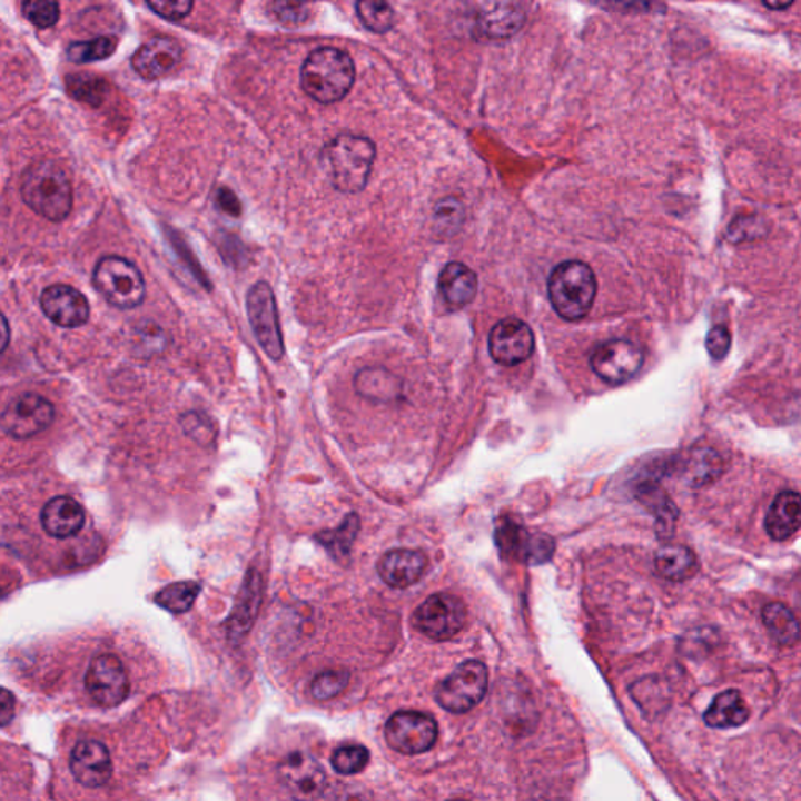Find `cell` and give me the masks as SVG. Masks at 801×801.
I'll list each match as a JSON object with an SVG mask.
<instances>
[{
	"instance_id": "f1b7e54d",
	"label": "cell",
	"mask_w": 801,
	"mask_h": 801,
	"mask_svg": "<svg viewBox=\"0 0 801 801\" xmlns=\"http://www.w3.org/2000/svg\"><path fill=\"white\" fill-rule=\"evenodd\" d=\"M359 517L356 514H350L334 531H325V533L315 535V541H318L319 545L326 548L334 560L343 561L349 556L350 548H353L357 534H359Z\"/></svg>"
},
{
	"instance_id": "6da1fadb",
	"label": "cell",
	"mask_w": 801,
	"mask_h": 801,
	"mask_svg": "<svg viewBox=\"0 0 801 801\" xmlns=\"http://www.w3.org/2000/svg\"><path fill=\"white\" fill-rule=\"evenodd\" d=\"M21 196L30 210L53 222L67 219L75 204L71 180L63 168L50 160L37 161L26 169Z\"/></svg>"
},
{
	"instance_id": "681fc988",
	"label": "cell",
	"mask_w": 801,
	"mask_h": 801,
	"mask_svg": "<svg viewBox=\"0 0 801 801\" xmlns=\"http://www.w3.org/2000/svg\"><path fill=\"white\" fill-rule=\"evenodd\" d=\"M762 6L768 7L770 10H785L793 6V0H789V2H769V0H765Z\"/></svg>"
},
{
	"instance_id": "ab89813d",
	"label": "cell",
	"mask_w": 801,
	"mask_h": 801,
	"mask_svg": "<svg viewBox=\"0 0 801 801\" xmlns=\"http://www.w3.org/2000/svg\"><path fill=\"white\" fill-rule=\"evenodd\" d=\"M762 226H764V221L760 217L738 218L731 225L728 237L734 243H741L742 235L743 241L754 240V238L764 235V227Z\"/></svg>"
},
{
	"instance_id": "e575fe53",
	"label": "cell",
	"mask_w": 801,
	"mask_h": 801,
	"mask_svg": "<svg viewBox=\"0 0 801 801\" xmlns=\"http://www.w3.org/2000/svg\"><path fill=\"white\" fill-rule=\"evenodd\" d=\"M357 17L362 24L375 33H385L392 29L395 22V11L390 3L379 2V0H364L356 6Z\"/></svg>"
},
{
	"instance_id": "c3c4849f",
	"label": "cell",
	"mask_w": 801,
	"mask_h": 801,
	"mask_svg": "<svg viewBox=\"0 0 801 801\" xmlns=\"http://www.w3.org/2000/svg\"><path fill=\"white\" fill-rule=\"evenodd\" d=\"M337 801H368L365 793L356 791V789H348V791L342 792Z\"/></svg>"
},
{
	"instance_id": "d4e9b609",
	"label": "cell",
	"mask_w": 801,
	"mask_h": 801,
	"mask_svg": "<svg viewBox=\"0 0 801 801\" xmlns=\"http://www.w3.org/2000/svg\"><path fill=\"white\" fill-rule=\"evenodd\" d=\"M657 573L673 583H683L699 573L700 564L695 553L688 546H662L654 560Z\"/></svg>"
},
{
	"instance_id": "83f0119b",
	"label": "cell",
	"mask_w": 801,
	"mask_h": 801,
	"mask_svg": "<svg viewBox=\"0 0 801 801\" xmlns=\"http://www.w3.org/2000/svg\"><path fill=\"white\" fill-rule=\"evenodd\" d=\"M762 622L773 641L783 646H792L799 642L800 626L795 615L783 603H770L762 610Z\"/></svg>"
},
{
	"instance_id": "ac0fdd59",
	"label": "cell",
	"mask_w": 801,
	"mask_h": 801,
	"mask_svg": "<svg viewBox=\"0 0 801 801\" xmlns=\"http://www.w3.org/2000/svg\"><path fill=\"white\" fill-rule=\"evenodd\" d=\"M182 60V48L171 37H156L141 46L132 57V68L146 80L171 75Z\"/></svg>"
},
{
	"instance_id": "cb8c5ba5",
	"label": "cell",
	"mask_w": 801,
	"mask_h": 801,
	"mask_svg": "<svg viewBox=\"0 0 801 801\" xmlns=\"http://www.w3.org/2000/svg\"><path fill=\"white\" fill-rule=\"evenodd\" d=\"M261 600V580L260 575L250 570L243 584L240 596H238L237 606L229 620V637L237 641L243 635L248 634L254 620L259 612Z\"/></svg>"
},
{
	"instance_id": "30bf717a",
	"label": "cell",
	"mask_w": 801,
	"mask_h": 801,
	"mask_svg": "<svg viewBox=\"0 0 801 801\" xmlns=\"http://www.w3.org/2000/svg\"><path fill=\"white\" fill-rule=\"evenodd\" d=\"M495 542L501 556L530 565L545 564L556 548L550 535L527 533L525 527L507 518L500 520Z\"/></svg>"
},
{
	"instance_id": "2e32d148",
	"label": "cell",
	"mask_w": 801,
	"mask_h": 801,
	"mask_svg": "<svg viewBox=\"0 0 801 801\" xmlns=\"http://www.w3.org/2000/svg\"><path fill=\"white\" fill-rule=\"evenodd\" d=\"M41 309L53 325L76 329L90 319V303L71 285H50L41 293Z\"/></svg>"
},
{
	"instance_id": "1f68e13d",
	"label": "cell",
	"mask_w": 801,
	"mask_h": 801,
	"mask_svg": "<svg viewBox=\"0 0 801 801\" xmlns=\"http://www.w3.org/2000/svg\"><path fill=\"white\" fill-rule=\"evenodd\" d=\"M642 503L653 510L657 518V533L661 538L672 537L673 527H675L678 511L673 506L672 501L665 493H662L660 488L654 485H646L641 488V495H639Z\"/></svg>"
},
{
	"instance_id": "44dd1931",
	"label": "cell",
	"mask_w": 801,
	"mask_h": 801,
	"mask_svg": "<svg viewBox=\"0 0 801 801\" xmlns=\"http://www.w3.org/2000/svg\"><path fill=\"white\" fill-rule=\"evenodd\" d=\"M41 525L52 537H72L85 525L83 507L71 496H56L42 507Z\"/></svg>"
},
{
	"instance_id": "f546056e",
	"label": "cell",
	"mask_w": 801,
	"mask_h": 801,
	"mask_svg": "<svg viewBox=\"0 0 801 801\" xmlns=\"http://www.w3.org/2000/svg\"><path fill=\"white\" fill-rule=\"evenodd\" d=\"M722 468L723 462L714 449L700 448L693 451L691 457H689L684 472L685 479L689 481V484L701 487V485H706L718 479L720 473H722Z\"/></svg>"
},
{
	"instance_id": "5b68a950",
	"label": "cell",
	"mask_w": 801,
	"mask_h": 801,
	"mask_svg": "<svg viewBox=\"0 0 801 801\" xmlns=\"http://www.w3.org/2000/svg\"><path fill=\"white\" fill-rule=\"evenodd\" d=\"M92 284L107 303L117 309L129 310L140 306L146 296V284L140 269L119 256H107L98 261Z\"/></svg>"
},
{
	"instance_id": "d590c367",
	"label": "cell",
	"mask_w": 801,
	"mask_h": 801,
	"mask_svg": "<svg viewBox=\"0 0 801 801\" xmlns=\"http://www.w3.org/2000/svg\"><path fill=\"white\" fill-rule=\"evenodd\" d=\"M369 762V751L364 745H345L335 750L330 764L335 772L342 775H356L367 768Z\"/></svg>"
},
{
	"instance_id": "d6986e66",
	"label": "cell",
	"mask_w": 801,
	"mask_h": 801,
	"mask_svg": "<svg viewBox=\"0 0 801 801\" xmlns=\"http://www.w3.org/2000/svg\"><path fill=\"white\" fill-rule=\"evenodd\" d=\"M427 567L425 553L417 550H392L377 562V573L393 589H406L417 583Z\"/></svg>"
},
{
	"instance_id": "f35d334b",
	"label": "cell",
	"mask_w": 801,
	"mask_h": 801,
	"mask_svg": "<svg viewBox=\"0 0 801 801\" xmlns=\"http://www.w3.org/2000/svg\"><path fill=\"white\" fill-rule=\"evenodd\" d=\"M435 225L445 234H454L464 222V206L454 198L443 199L434 211Z\"/></svg>"
},
{
	"instance_id": "836d02e7",
	"label": "cell",
	"mask_w": 801,
	"mask_h": 801,
	"mask_svg": "<svg viewBox=\"0 0 801 801\" xmlns=\"http://www.w3.org/2000/svg\"><path fill=\"white\" fill-rule=\"evenodd\" d=\"M117 48V37H99L91 41L72 42L69 44L67 53L72 63L85 65L109 59Z\"/></svg>"
},
{
	"instance_id": "bcb514c9",
	"label": "cell",
	"mask_w": 801,
	"mask_h": 801,
	"mask_svg": "<svg viewBox=\"0 0 801 801\" xmlns=\"http://www.w3.org/2000/svg\"><path fill=\"white\" fill-rule=\"evenodd\" d=\"M218 202L219 206L222 207L226 211H229L230 215H238L240 214L241 207L240 202H238V199L235 198L233 192L221 190L218 192Z\"/></svg>"
},
{
	"instance_id": "277c9868",
	"label": "cell",
	"mask_w": 801,
	"mask_h": 801,
	"mask_svg": "<svg viewBox=\"0 0 801 801\" xmlns=\"http://www.w3.org/2000/svg\"><path fill=\"white\" fill-rule=\"evenodd\" d=\"M323 159L334 187L343 192H357L367 187L373 164L376 160V145L359 135H340L325 148Z\"/></svg>"
},
{
	"instance_id": "5bb4252c",
	"label": "cell",
	"mask_w": 801,
	"mask_h": 801,
	"mask_svg": "<svg viewBox=\"0 0 801 801\" xmlns=\"http://www.w3.org/2000/svg\"><path fill=\"white\" fill-rule=\"evenodd\" d=\"M535 338L533 329L522 319H501L488 335L492 359L504 367H515L533 356Z\"/></svg>"
},
{
	"instance_id": "ffe728a7",
	"label": "cell",
	"mask_w": 801,
	"mask_h": 801,
	"mask_svg": "<svg viewBox=\"0 0 801 801\" xmlns=\"http://www.w3.org/2000/svg\"><path fill=\"white\" fill-rule=\"evenodd\" d=\"M527 18L526 3H484L477 17V30L488 40H504L518 32Z\"/></svg>"
},
{
	"instance_id": "74e56055",
	"label": "cell",
	"mask_w": 801,
	"mask_h": 801,
	"mask_svg": "<svg viewBox=\"0 0 801 801\" xmlns=\"http://www.w3.org/2000/svg\"><path fill=\"white\" fill-rule=\"evenodd\" d=\"M22 14L37 29H50L59 22L60 6L57 2H49V0H30V2L22 3Z\"/></svg>"
},
{
	"instance_id": "b9f144b4",
	"label": "cell",
	"mask_w": 801,
	"mask_h": 801,
	"mask_svg": "<svg viewBox=\"0 0 801 801\" xmlns=\"http://www.w3.org/2000/svg\"><path fill=\"white\" fill-rule=\"evenodd\" d=\"M150 10L156 11L159 17L168 19V21H180L188 17L192 9L190 0H171V2H148Z\"/></svg>"
},
{
	"instance_id": "8fae6325",
	"label": "cell",
	"mask_w": 801,
	"mask_h": 801,
	"mask_svg": "<svg viewBox=\"0 0 801 801\" xmlns=\"http://www.w3.org/2000/svg\"><path fill=\"white\" fill-rule=\"evenodd\" d=\"M437 735V722L423 712H396L385 725L388 745L403 754L425 753L433 749Z\"/></svg>"
},
{
	"instance_id": "7dc6e473",
	"label": "cell",
	"mask_w": 801,
	"mask_h": 801,
	"mask_svg": "<svg viewBox=\"0 0 801 801\" xmlns=\"http://www.w3.org/2000/svg\"><path fill=\"white\" fill-rule=\"evenodd\" d=\"M10 325L7 322L6 315L0 314V354L3 353L10 345Z\"/></svg>"
},
{
	"instance_id": "3957f363",
	"label": "cell",
	"mask_w": 801,
	"mask_h": 801,
	"mask_svg": "<svg viewBox=\"0 0 801 801\" xmlns=\"http://www.w3.org/2000/svg\"><path fill=\"white\" fill-rule=\"evenodd\" d=\"M599 293L595 273L581 260L562 261L548 277V298L554 312L567 322L587 317Z\"/></svg>"
},
{
	"instance_id": "60d3db41",
	"label": "cell",
	"mask_w": 801,
	"mask_h": 801,
	"mask_svg": "<svg viewBox=\"0 0 801 801\" xmlns=\"http://www.w3.org/2000/svg\"><path fill=\"white\" fill-rule=\"evenodd\" d=\"M731 348V334L725 326H714L708 333L706 349L714 360H723Z\"/></svg>"
},
{
	"instance_id": "f907efd6",
	"label": "cell",
	"mask_w": 801,
	"mask_h": 801,
	"mask_svg": "<svg viewBox=\"0 0 801 801\" xmlns=\"http://www.w3.org/2000/svg\"><path fill=\"white\" fill-rule=\"evenodd\" d=\"M451 801H465V800H451Z\"/></svg>"
},
{
	"instance_id": "603a6c76",
	"label": "cell",
	"mask_w": 801,
	"mask_h": 801,
	"mask_svg": "<svg viewBox=\"0 0 801 801\" xmlns=\"http://www.w3.org/2000/svg\"><path fill=\"white\" fill-rule=\"evenodd\" d=\"M801 525V500L797 492H781L770 504L765 530L773 541L783 542L792 537Z\"/></svg>"
},
{
	"instance_id": "d6a6232c",
	"label": "cell",
	"mask_w": 801,
	"mask_h": 801,
	"mask_svg": "<svg viewBox=\"0 0 801 801\" xmlns=\"http://www.w3.org/2000/svg\"><path fill=\"white\" fill-rule=\"evenodd\" d=\"M200 585L192 581H184V583H175L161 589L156 595V603L160 607L172 612V614H184L190 611L196 599H198Z\"/></svg>"
},
{
	"instance_id": "7c38bea8",
	"label": "cell",
	"mask_w": 801,
	"mask_h": 801,
	"mask_svg": "<svg viewBox=\"0 0 801 801\" xmlns=\"http://www.w3.org/2000/svg\"><path fill=\"white\" fill-rule=\"evenodd\" d=\"M56 417L52 403L34 393H26L9 404L0 415V427L10 437L24 441L48 429Z\"/></svg>"
},
{
	"instance_id": "ba28073f",
	"label": "cell",
	"mask_w": 801,
	"mask_h": 801,
	"mask_svg": "<svg viewBox=\"0 0 801 801\" xmlns=\"http://www.w3.org/2000/svg\"><path fill=\"white\" fill-rule=\"evenodd\" d=\"M467 607L449 593H435L415 612V625L433 641H449L464 630Z\"/></svg>"
},
{
	"instance_id": "4fadbf2b",
	"label": "cell",
	"mask_w": 801,
	"mask_h": 801,
	"mask_svg": "<svg viewBox=\"0 0 801 801\" xmlns=\"http://www.w3.org/2000/svg\"><path fill=\"white\" fill-rule=\"evenodd\" d=\"M85 688L100 706L115 708L129 696V676L117 656L99 654L88 668Z\"/></svg>"
},
{
	"instance_id": "4dcf8cb0",
	"label": "cell",
	"mask_w": 801,
	"mask_h": 801,
	"mask_svg": "<svg viewBox=\"0 0 801 801\" xmlns=\"http://www.w3.org/2000/svg\"><path fill=\"white\" fill-rule=\"evenodd\" d=\"M69 95L79 102L88 103L90 107H100L106 102L109 95V83L106 79L96 75H69L67 77Z\"/></svg>"
},
{
	"instance_id": "e0dca14e",
	"label": "cell",
	"mask_w": 801,
	"mask_h": 801,
	"mask_svg": "<svg viewBox=\"0 0 801 801\" xmlns=\"http://www.w3.org/2000/svg\"><path fill=\"white\" fill-rule=\"evenodd\" d=\"M72 775L85 788H100L110 780L113 772L110 751L106 743L99 741H80L75 746L69 760Z\"/></svg>"
},
{
	"instance_id": "ee69618b",
	"label": "cell",
	"mask_w": 801,
	"mask_h": 801,
	"mask_svg": "<svg viewBox=\"0 0 801 801\" xmlns=\"http://www.w3.org/2000/svg\"><path fill=\"white\" fill-rule=\"evenodd\" d=\"M273 10L280 21L290 22V24H298L307 18L306 3H275Z\"/></svg>"
},
{
	"instance_id": "9c48e42d",
	"label": "cell",
	"mask_w": 801,
	"mask_h": 801,
	"mask_svg": "<svg viewBox=\"0 0 801 801\" xmlns=\"http://www.w3.org/2000/svg\"><path fill=\"white\" fill-rule=\"evenodd\" d=\"M643 360L641 346L625 338H614L593 350L591 367L604 383L619 385L633 379L641 372Z\"/></svg>"
},
{
	"instance_id": "9a60e30c",
	"label": "cell",
	"mask_w": 801,
	"mask_h": 801,
	"mask_svg": "<svg viewBox=\"0 0 801 801\" xmlns=\"http://www.w3.org/2000/svg\"><path fill=\"white\" fill-rule=\"evenodd\" d=\"M280 781L296 801H315L327 788L325 769L310 754H288L279 765Z\"/></svg>"
},
{
	"instance_id": "52a82bcc",
	"label": "cell",
	"mask_w": 801,
	"mask_h": 801,
	"mask_svg": "<svg viewBox=\"0 0 801 801\" xmlns=\"http://www.w3.org/2000/svg\"><path fill=\"white\" fill-rule=\"evenodd\" d=\"M246 309L261 348L273 360L283 359V330H280L279 310L273 288L267 283L254 284L246 298Z\"/></svg>"
},
{
	"instance_id": "484cf974",
	"label": "cell",
	"mask_w": 801,
	"mask_h": 801,
	"mask_svg": "<svg viewBox=\"0 0 801 801\" xmlns=\"http://www.w3.org/2000/svg\"><path fill=\"white\" fill-rule=\"evenodd\" d=\"M749 718V708H746L741 693L734 691V689L719 693L712 701L711 706L708 708V711L704 712L706 725L719 728V730L742 726Z\"/></svg>"
},
{
	"instance_id": "4316f807",
	"label": "cell",
	"mask_w": 801,
	"mask_h": 801,
	"mask_svg": "<svg viewBox=\"0 0 801 801\" xmlns=\"http://www.w3.org/2000/svg\"><path fill=\"white\" fill-rule=\"evenodd\" d=\"M403 384L395 375L385 368H365L356 376V390L364 398L379 400H393L400 395Z\"/></svg>"
},
{
	"instance_id": "7a4b0ae2",
	"label": "cell",
	"mask_w": 801,
	"mask_h": 801,
	"mask_svg": "<svg viewBox=\"0 0 801 801\" xmlns=\"http://www.w3.org/2000/svg\"><path fill=\"white\" fill-rule=\"evenodd\" d=\"M356 80V67L348 52L319 48L309 53L300 68V85L319 103H335L345 98Z\"/></svg>"
},
{
	"instance_id": "7402d4cb",
	"label": "cell",
	"mask_w": 801,
	"mask_h": 801,
	"mask_svg": "<svg viewBox=\"0 0 801 801\" xmlns=\"http://www.w3.org/2000/svg\"><path fill=\"white\" fill-rule=\"evenodd\" d=\"M438 290L449 307L462 309L475 299L476 273L461 261H451L442 269L441 277H438Z\"/></svg>"
},
{
	"instance_id": "8992f818",
	"label": "cell",
	"mask_w": 801,
	"mask_h": 801,
	"mask_svg": "<svg viewBox=\"0 0 801 801\" xmlns=\"http://www.w3.org/2000/svg\"><path fill=\"white\" fill-rule=\"evenodd\" d=\"M488 672L479 661H465L438 684L435 699L453 714H465L483 701L487 693Z\"/></svg>"
},
{
	"instance_id": "f6af8a7d",
	"label": "cell",
	"mask_w": 801,
	"mask_h": 801,
	"mask_svg": "<svg viewBox=\"0 0 801 801\" xmlns=\"http://www.w3.org/2000/svg\"><path fill=\"white\" fill-rule=\"evenodd\" d=\"M14 718V696L9 689L0 688V726H7Z\"/></svg>"
},
{
	"instance_id": "8d00e7d4",
	"label": "cell",
	"mask_w": 801,
	"mask_h": 801,
	"mask_svg": "<svg viewBox=\"0 0 801 801\" xmlns=\"http://www.w3.org/2000/svg\"><path fill=\"white\" fill-rule=\"evenodd\" d=\"M349 683V675L343 670H327L319 673L310 685L312 695L315 700L325 701L335 699L345 691Z\"/></svg>"
},
{
	"instance_id": "7bdbcfd3",
	"label": "cell",
	"mask_w": 801,
	"mask_h": 801,
	"mask_svg": "<svg viewBox=\"0 0 801 801\" xmlns=\"http://www.w3.org/2000/svg\"><path fill=\"white\" fill-rule=\"evenodd\" d=\"M182 425L185 427V431H187V434L191 435V437L195 438L196 442L202 443V445H207V443L214 441V427H211L210 423L207 422L206 418L200 417V415H185L182 419Z\"/></svg>"
}]
</instances>
